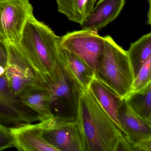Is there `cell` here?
<instances>
[{
  "mask_svg": "<svg viewBox=\"0 0 151 151\" xmlns=\"http://www.w3.org/2000/svg\"><path fill=\"white\" fill-rule=\"evenodd\" d=\"M60 40L48 25L33 16L27 21L18 44L51 93L62 70Z\"/></svg>",
  "mask_w": 151,
  "mask_h": 151,
  "instance_id": "obj_1",
  "label": "cell"
},
{
  "mask_svg": "<svg viewBox=\"0 0 151 151\" xmlns=\"http://www.w3.org/2000/svg\"><path fill=\"white\" fill-rule=\"evenodd\" d=\"M76 122L83 151H117L125 139L88 89L81 90Z\"/></svg>",
  "mask_w": 151,
  "mask_h": 151,
  "instance_id": "obj_2",
  "label": "cell"
},
{
  "mask_svg": "<svg viewBox=\"0 0 151 151\" xmlns=\"http://www.w3.org/2000/svg\"><path fill=\"white\" fill-rule=\"evenodd\" d=\"M104 37L105 52L94 71V78L124 99L131 91L134 79L132 68L127 51L110 36Z\"/></svg>",
  "mask_w": 151,
  "mask_h": 151,
  "instance_id": "obj_3",
  "label": "cell"
},
{
  "mask_svg": "<svg viewBox=\"0 0 151 151\" xmlns=\"http://www.w3.org/2000/svg\"><path fill=\"white\" fill-rule=\"evenodd\" d=\"M5 45L7 59L5 76L11 92L18 97L31 91L50 92L18 45Z\"/></svg>",
  "mask_w": 151,
  "mask_h": 151,
  "instance_id": "obj_4",
  "label": "cell"
},
{
  "mask_svg": "<svg viewBox=\"0 0 151 151\" xmlns=\"http://www.w3.org/2000/svg\"><path fill=\"white\" fill-rule=\"evenodd\" d=\"M33 15L29 0H0V42L18 45Z\"/></svg>",
  "mask_w": 151,
  "mask_h": 151,
  "instance_id": "obj_5",
  "label": "cell"
},
{
  "mask_svg": "<svg viewBox=\"0 0 151 151\" xmlns=\"http://www.w3.org/2000/svg\"><path fill=\"white\" fill-rule=\"evenodd\" d=\"M60 45L78 56L95 71L104 55L106 44L104 37L97 32L82 29L60 37Z\"/></svg>",
  "mask_w": 151,
  "mask_h": 151,
  "instance_id": "obj_6",
  "label": "cell"
},
{
  "mask_svg": "<svg viewBox=\"0 0 151 151\" xmlns=\"http://www.w3.org/2000/svg\"><path fill=\"white\" fill-rule=\"evenodd\" d=\"M82 88L63 68L52 89L51 109L55 117L76 121Z\"/></svg>",
  "mask_w": 151,
  "mask_h": 151,
  "instance_id": "obj_7",
  "label": "cell"
},
{
  "mask_svg": "<svg viewBox=\"0 0 151 151\" xmlns=\"http://www.w3.org/2000/svg\"><path fill=\"white\" fill-rule=\"evenodd\" d=\"M43 122L44 137L58 151H83L76 121L54 117Z\"/></svg>",
  "mask_w": 151,
  "mask_h": 151,
  "instance_id": "obj_8",
  "label": "cell"
},
{
  "mask_svg": "<svg viewBox=\"0 0 151 151\" xmlns=\"http://www.w3.org/2000/svg\"><path fill=\"white\" fill-rule=\"evenodd\" d=\"M118 118L133 151H151V125L133 111L124 99L118 110Z\"/></svg>",
  "mask_w": 151,
  "mask_h": 151,
  "instance_id": "obj_9",
  "label": "cell"
},
{
  "mask_svg": "<svg viewBox=\"0 0 151 151\" xmlns=\"http://www.w3.org/2000/svg\"><path fill=\"white\" fill-rule=\"evenodd\" d=\"M37 121V114L11 92L5 75L0 77V123L16 125Z\"/></svg>",
  "mask_w": 151,
  "mask_h": 151,
  "instance_id": "obj_10",
  "label": "cell"
},
{
  "mask_svg": "<svg viewBox=\"0 0 151 151\" xmlns=\"http://www.w3.org/2000/svg\"><path fill=\"white\" fill-rule=\"evenodd\" d=\"M14 147L19 151H58L44 136V122L23 123L10 128Z\"/></svg>",
  "mask_w": 151,
  "mask_h": 151,
  "instance_id": "obj_11",
  "label": "cell"
},
{
  "mask_svg": "<svg viewBox=\"0 0 151 151\" xmlns=\"http://www.w3.org/2000/svg\"><path fill=\"white\" fill-rule=\"evenodd\" d=\"M125 0H99L81 25L83 29L99 31L119 15Z\"/></svg>",
  "mask_w": 151,
  "mask_h": 151,
  "instance_id": "obj_12",
  "label": "cell"
},
{
  "mask_svg": "<svg viewBox=\"0 0 151 151\" xmlns=\"http://www.w3.org/2000/svg\"><path fill=\"white\" fill-rule=\"evenodd\" d=\"M88 89L100 106L124 135V131L118 118V110L123 99L94 77L90 83Z\"/></svg>",
  "mask_w": 151,
  "mask_h": 151,
  "instance_id": "obj_13",
  "label": "cell"
},
{
  "mask_svg": "<svg viewBox=\"0 0 151 151\" xmlns=\"http://www.w3.org/2000/svg\"><path fill=\"white\" fill-rule=\"evenodd\" d=\"M61 61L64 70L83 89H88L94 71L73 53L61 48Z\"/></svg>",
  "mask_w": 151,
  "mask_h": 151,
  "instance_id": "obj_14",
  "label": "cell"
},
{
  "mask_svg": "<svg viewBox=\"0 0 151 151\" xmlns=\"http://www.w3.org/2000/svg\"><path fill=\"white\" fill-rule=\"evenodd\" d=\"M21 101L37 114L40 122L55 117L51 109L52 95L46 91H31L19 96Z\"/></svg>",
  "mask_w": 151,
  "mask_h": 151,
  "instance_id": "obj_15",
  "label": "cell"
},
{
  "mask_svg": "<svg viewBox=\"0 0 151 151\" xmlns=\"http://www.w3.org/2000/svg\"><path fill=\"white\" fill-rule=\"evenodd\" d=\"M97 0H56L58 10L68 20L82 25Z\"/></svg>",
  "mask_w": 151,
  "mask_h": 151,
  "instance_id": "obj_16",
  "label": "cell"
},
{
  "mask_svg": "<svg viewBox=\"0 0 151 151\" xmlns=\"http://www.w3.org/2000/svg\"><path fill=\"white\" fill-rule=\"evenodd\" d=\"M127 52L135 78L142 66L151 56V33L144 35L131 44Z\"/></svg>",
  "mask_w": 151,
  "mask_h": 151,
  "instance_id": "obj_17",
  "label": "cell"
},
{
  "mask_svg": "<svg viewBox=\"0 0 151 151\" xmlns=\"http://www.w3.org/2000/svg\"><path fill=\"white\" fill-rule=\"evenodd\" d=\"M124 99L133 111L151 126V83L140 91L131 92Z\"/></svg>",
  "mask_w": 151,
  "mask_h": 151,
  "instance_id": "obj_18",
  "label": "cell"
},
{
  "mask_svg": "<svg viewBox=\"0 0 151 151\" xmlns=\"http://www.w3.org/2000/svg\"><path fill=\"white\" fill-rule=\"evenodd\" d=\"M150 83H151V56L145 63L134 78L131 92L140 91Z\"/></svg>",
  "mask_w": 151,
  "mask_h": 151,
  "instance_id": "obj_19",
  "label": "cell"
},
{
  "mask_svg": "<svg viewBox=\"0 0 151 151\" xmlns=\"http://www.w3.org/2000/svg\"><path fill=\"white\" fill-rule=\"evenodd\" d=\"M14 146L10 128L0 123V151L14 147Z\"/></svg>",
  "mask_w": 151,
  "mask_h": 151,
  "instance_id": "obj_20",
  "label": "cell"
},
{
  "mask_svg": "<svg viewBox=\"0 0 151 151\" xmlns=\"http://www.w3.org/2000/svg\"><path fill=\"white\" fill-rule=\"evenodd\" d=\"M7 54L6 45L0 42V66L5 68L6 64Z\"/></svg>",
  "mask_w": 151,
  "mask_h": 151,
  "instance_id": "obj_21",
  "label": "cell"
},
{
  "mask_svg": "<svg viewBox=\"0 0 151 151\" xmlns=\"http://www.w3.org/2000/svg\"><path fill=\"white\" fill-rule=\"evenodd\" d=\"M149 2V10L147 13V24L149 25H151V0H148Z\"/></svg>",
  "mask_w": 151,
  "mask_h": 151,
  "instance_id": "obj_22",
  "label": "cell"
},
{
  "mask_svg": "<svg viewBox=\"0 0 151 151\" xmlns=\"http://www.w3.org/2000/svg\"><path fill=\"white\" fill-rule=\"evenodd\" d=\"M5 68L2 66H0V77L2 76L5 75Z\"/></svg>",
  "mask_w": 151,
  "mask_h": 151,
  "instance_id": "obj_23",
  "label": "cell"
}]
</instances>
